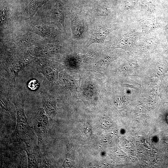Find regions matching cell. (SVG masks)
Masks as SVG:
<instances>
[{
    "label": "cell",
    "instance_id": "1",
    "mask_svg": "<svg viewBox=\"0 0 168 168\" xmlns=\"http://www.w3.org/2000/svg\"><path fill=\"white\" fill-rule=\"evenodd\" d=\"M25 95L22 93L13 101L17 114L16 124L13 133L8 142H24L33 140L34 133L32 128L29 124L24 111Z\"/></svg>",
    "mask_w": 168,
    "mask_h": 168
},
{
    "label": "cell",
    "instance_id": "2",
    "mask_svg": "<svg viewBox=\"0 0 168 168\" xmlns=\"http://www.w3.org/2000/svg\"><path fill=\"white\" fill-rule=\"evenodd\" d=\"M36 59L28 53H21L8 56L4 60L3 66L10 78L14 82L19 72Z\"/></svg>",
    "mask_w": 168,
    "mask_h": 168
},
{
    "label": "cell",
    "instance_id": "3",
    "mask_svg": "<svg viewBox=\"0 0 168 168\" xmlns=\"http://www.w3.org/2000/svg\"><path fill=\"white\" fill-rule=\"evenodd\" d=\"M35 62L37 71L43 75V85L49 89L58 78V65L53 61L44 58L36 59Z\"/></svg>",
    "mask_w": 168,
    "mask_h": 168
},
{
    "label": "cell",
    "instance_id": "4",
    "mask_svg": "<svg viewBox=\"0 0 168 168\" xmlns=\"http://www.w3.org/2000/svg\"><path fill=\"white\" fill-rule=\"evenodd\" d=\"M34 130L38 137V145L46 138L49 128L47 115L43 108H40L34 122Z\"/></svg>",
    "mask_w": 168,
    "mask_h": 168
},
{
    "label": "cell",
    "instance_id": "5",
    "mask_svg": "<svg viewBox=\"0 0 168 168\" xmlns=\"http://www.w3.org/2000/svg\"><path fill=\"white\" fill-rule=\"evenodd\" d=\"M62 46L58 44H40L32 48L30 51L31 55L49 57L58 54Z\"/></svg>",
    "mask_w": 168,
    "mask_h": 168
},
{
    "label": "cell",
    "instance_id": "6",
    "mask_svg": "<svg viewBox=\"0 0 168 168\" xmlns=\"http://www.w3.org/2000/svg\"><path fill=\"white\" fill-rule=\"evenodd\" d=\"M51 21L61 30L65 32L64 26L65 13L62 6L59 2H56L51 8L49 14Z\"/></svg>",
    "mask_w": 168,
    "mask_h": 168
},
{
    "label": "cell",
    "instance_id": "7",
    "mask_svg": "<svg viewBox=\"0 0 168 168\" xmlns=\"http://www.w3.org/2000/svg\"><path fill=\"white\" fill-rule=\"evenodd\" d=\"M72 38L73 41L82 39L84 35L85 27L84 22L77 14H70Z\"/></svg>",
    "mask_w": 168,
    "mask_h": 168
},
{
    "label": "cell",
    "instance_id": "8",
    "mask_svg": "<svg viewBox=\"0 0 168 168\" xmlns=\"http://www.w3.org/2000/svg\"><path fill=\"white\" fill-rule=\"evenodd\" d=\"M113 30L114 28H109L102 26L94 27L93 32L87 43V47L92 44L103 43L106 37Z\"/></svg>",
    "mask_w": 168,
    "mask_h": 168
},
{
    "label": "cell",
    "instance_id": "9",
    "mask_svg": "<svg viewBox=\"0 0 168 168\" xmlns=\"http://www.w3.org/2000/svg\"><path fill=\"white\" fill-rule=\"evenodd\" d=\"M42 105L45 112L52 119L56 114V102L55 99L47 92L42 94Z\"/></svg>",
    "mask_w": 168,
    "mask_h": 168
},
{
    "label": "cell",
    "instance_id": "10",
    "mask_svg": "<svg viewBox=\"0 0 168 168\" xmlns=\"http://www.w3.org/2000/svg\"><path fill=\"white\" fill-rule=\"evenodd\" d=\"M37 42L35 39L29 35H26L18 38L12 41L13 47L21 49L28 48Z\"/></svg>",
    "mask_w": 168,
    "mask_h": 168
},
{
    "label": "cell",
    "instance_id": "11",
    "mask_svg": "<svg viewBox=\"0 0 168 168\" xmlns=\"http://www.w3.org/2000/svg\"><path fill=\"white\" fill-rule=\"evenodd\" d=\"M34 33L45 38H51L56 35L50 27L43 24H39L34 26L31 29Z\"/></svg>",
    "mask_w": 168,
    "mask_h": 168
},
{
    "label": "cell",
    "instance_id": "12",
    "mask_svg": "<svg viewBox=\"0 0 168 168\" xmlns=\"http://www.w3.org/2000/svg\"><path fill=\"white\" fill-rule=\"evenodd\" d=\"M24 142L26 146L25 150L27 156L28 168H38L36 152L34 147L26 141Z\"/></svg>",
    "mask_w": 168,
    "mask_h": 168
},
{
    "label": "cell",
    "instance_id": "13",
    "mask_svg": "<svg viewBox=\"0 0 168 168\" xmlns=\"http://www.w3.org/2000/svg\"><path fill=\"white\" fill-rule=\"evenodd\" d=\"M5 90H0V106L2 111L9 116L12 114V110L9 100V91H5Z\"/></svg>",
    "mask_w": 168,
    "mask_h": 168
},
{
    "label": "cell",
    "instance_id": "14",
    "mask_svg": "<svg viewBox=\"0 0 168 168\" xmlns=\"http://www.w3.org/2000/svg\"><path fill=\"white\" fill-rule=\"evenodd\" d=\"M74 163V151L71 144L68 143L66 157L63 165L64 168L72 167Z\"/></svg>",
    "mask_w": 168,
    "mask_h": 168
},
{
    "label": "cell",
    "instance_id": "15",
    "mask_svg": "<svg viewBox=\"0 0 168 168\" xmlns=\"http://www.w3.org/2000/svg\"><path fill=\"white\" fill-rule=\"evenodd\" d=\"M40 165L42 168H50L53 167V161L48 153H45L40 157Z\"/></svg>",
    "mask_w": 168,
    "mask_h": 168
},
{
    "label": "cell",
    "instance_id": "16",
    "mask_svg": "<svg viewBox=\"0 0 168 168\" xmlns=\"http://www.w3.org/2000/svg\"><path fill=\"white\" fill-rule=\"evenodd\" d=\"M9 18L8 10L6 7H2L0 9L1 26H4L6 24Z\"/></svg>",
    "mask_w": 168,
    "mask_h": 168
},
{
    "label": "cell",
    "instance_id": "17",
    "mask_svg": "<svg viewBox=\"0 0 168 168\" xmlns=\"http://www.w3.org/2000/svg\"><path fill=\"white\" fill-rule=\"evenodd\" d=\"M102 50V48L91 50L88 51L86 54L83 55L82 56L84 57L86 60H89L94 58L98 54H99Z\"/></svg>",
    "mask_w": 168,
    "mask_h": 168
},
{
    "label": "cell",
    "instance_id": "18",
    "mask_svg": "<svg viewBox=\"0 0 168 168\" xmlns=\"http://www.w3.org/2000/svg\"><path fill=\"white\" fill-rule=\"evenodd\" d=\"M96 15L100 17H104L107 16L108 12L106 8L102 6L97 7L96 10Z\"/></svg>",
    "mask_w": 168,
    "mask_h": 168
},
{
    "label": "cell",
    "instance_id": "19",
    "mask_svg": "<svg viewBox=\"0 0 168 168\" xmlns=\"http://www.w3.org/2000/svg\"><path fill=\"white\" fill-rule=\"evenodd\" d=\"M39 82L36 79L30 80L28 82V87L32 90H35L37 89L39 86Z\"/></svg>",
    "mask_w": 168,
    "mask_h": 168
},
{
    "label": "cell",
    "instance_id": "20",
    "mask_svg": "<svg viewBox=\"0 0 168 168\" xmlns=\"http://www.w3.org/2000/svg\"><path fill=\"white\" fill-rule=\"evenodd\" d=\"M84 132L87 136L91 135V128L89 124H87L86 125L84 128Z\"/></svg>",
    "mask_w": 168,
    "mask_h": 168
},
{
    "label": "cell",
    "instance_id": "21",
    "mask_svg": "<svg viewBox=\"0 0 168 168\" xmlns=\"http://www.w3.org/2000/svg\"><path fill=\"white\" fill-rule=\"evenodd\" d=\"M167 85L166 86V90L167 94V95L168 96V83H167Z\"/></svg>",
    "mask_w": 168,
    "mask_h": 168
},
{
    "label": "cell",
    "instance_id": "22",
    "mask_svg": "<svg viewBox=\"0 0 168 168\" xmlns=\"http://www.w3.org/2000/svg\"><path fill=\"white\" fill-rule=\"evenodd\" d=\"M166 119L167 123L168 124V115H167V116H166Z\"/></svg>",
    "mask_w": 168,
    "mask_h": 168
}]
</instances>
